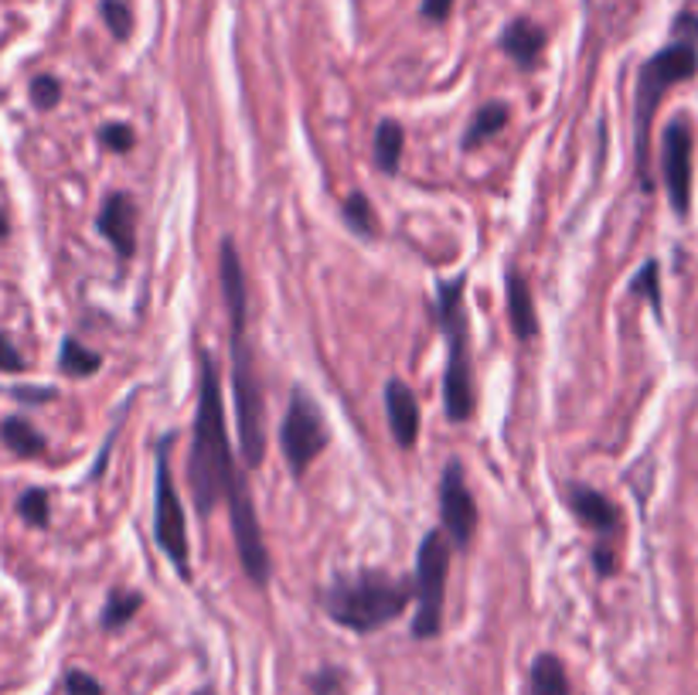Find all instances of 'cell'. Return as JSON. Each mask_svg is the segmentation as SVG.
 Listing matches in <instances>:
<instances>
[{
	"label": "cell",
	"instance_id": "obj_32",
	"mask_svg": "<svg viewBox=\"0 0 698 695\" xmlns=\"http://www.w3.org/2000/svg\"><path fill=\"white\" fill-rule=\"evenodd\" d=\"M675 35H678V41H691V45H698V14H691V11L678 14V21H675Z\"/></svg>",
	"mask_w": 698,
	"mask_h": 695
},
{
	"label": "cell",
	"instance_id": "obj_18",
	"mask_svg": "<svg viewBox=\"0 0 698 695\" xmlns=\"http://www.w3.org/2000/svg\"><path fill=\"white\" fill-rule=\"evenodd\" d=\"M406 147V133L396 120H382L375 127V168L382 175H396Z\"/></svg>",
	"mask_w": 698,
	"mask_h": 695
},
{
	"label": "cell",
	"instance_id": "obj_26",
	"mask_svg": "<svg viewBox=\"0 0 698 695\" xmlns=\"http://www.w3.org/2000/svg\"><path fill=\"white\" fill-rule=\"evenodd\" d=\"M630 290L637 297H648L651 308L661 314V284H658V263L654 260H648L645 266H640V273L634 276V284H630Z\"/></svg>",
	"mask_w": 698,
	"mask_h": 695
},
{
	"label": "cell",
	"instance_id": "obj_35",
	"mask_svg": "<svg viewBox=\"0 0 698 695\" xmlns=\"http://www.w3.org/2000/svg\"><path fill=\"white\" fill-rule=\"evenodd\" d=\"M593 563H597V570H600L603 576H610L613 570H617V560H613V552L606 549V542H600V546L593 549Z\"/></svg>",
	"mask_w": 698,
	"mask_h": 695
},
{
	"label": "cell",
	"instance_id": "obj_11",
	"mask_svg": "<svg viewBox=\"0 0 698 695\" xmlns=\"http://www.w3.org/2000/svg\"><path fill=\"white\" fill-rule=\"evenodd\" d=\"M440 515L446 525V542L467 549L473 539V528H478V508H473V498L464 484V470L460 464H450L443 470V484H440Z\"/></svg>",
	"mask_w": 698,
	"mask_h": 695
},
{
	"label": "cell",
	"instance_id": "obj_36",
	"mask_svg": "<svg viewBox=\"0 0 698 695\" xmlns=\"http://www.w3.org/2000/svg\"><path fill=\"white\" fill-rule=\"evenodd\" d=\"M8 236V218H4V212H0V239Z\"/></svg>",
	"mask_w": 698,
	"mask_h": 695
},
{
	"label": "cell",
	"instance_id": "obj_4",
	"mask_svg": "<svg viewBox=\"0 0 698 695\" xmlns=\"http://www.w3.org/2000/svg\"><path fill=\"white\" fill-rule=\"evenodd\" d=\"M412 594L416 590L409 579L358 573V576H341L334 587L324 590V610L330 614V621H338L341 627L369 634L393 624L409 607Z\"/></svg>",
	"mask_w": 698,
	"mask_h": 695
},
{
	"label": "cell",
	"instance_id": "obj_1",
	"mask_svg": "<svg viewBox=\"0 0 698 695\" xmlns=\"http://www.w3.org/2000/svg\"><path fill=\"white\" fill-rule=\"evenodd\" d=\"M221 293L232 321V385H236V420H239V451L249 467L266 457V430H263V393L253 369V351L245 338V273L236 253V242H221Z\"/></svg>",
	"mask_w": 698,
	"mask_h": 695
},
{
	"label": "cell",
	"instance_id": "obj_33",
	"mask_svg": "<svg viewBox=\"0 0 698 695\" xmlns=\"http://www.w3.org/2000/svg\"><path fill=\"white\" fill-rule=\"evenodd\" d=\"M11 396H14V399H21V403L38 406V403L55 399V388H27V385H14V388H11Z\"/></svg>",
	"mask_w": 698,
	"mask_h": 695
},
{
	"label": "cell",
	"instance_id": "obj_14",
	"mask_svg": "<svg viewBox=\"0 0 698 695\" xmlns=\"http://www.w3.org/2000/svg\"><path fill=\"white\" fill-rule=\"evenodd\" d=\"M385 412L399 447H412L419 436V403L402 379H393L385 385Z\"/></svg>",
	"mask_w": 698,
	"mask_h": 695
},
{
	"label": "cell",
	"instance_id": "obj_28",
	"mask_svg": "<svg viewBox=\"0 0 698 695\" xmlns=\"http://www.w3.org/2000/svg\"><path fill=\"white\" fill-rule=\"evenodd\" d=\"M59 99H62V86H59V79H55V75H38V79L32 82V103H35L38 109L59 106Z\"/></svg>",
	"mask_w": 698,
	"mask_h": 695
},
{
	"label": "cell",
	"instance_id": "obj_15",
	"mask_svg": "<svg viewBox=\"0 0 698 695\" xmlns=\"http://www.w3.org/2000/svg\"><path fill=\"white\" fill-rule=\"evenodd\" d=\"M501 48H505L512 55V62L518 69H535L539 65V55L545 48V32L532 21V17H515L505 35H501Z\"/></svg>",
	"mask_w": 698,
	"mask_h": 695
},
{
	"label": "cell",
	"instance_id": "obj_21",
	"mask_svg": "<svg viewBox=\"0 0 698 695\" xmlns=\"http://www.w3.org/2000/svg\"><path fill=\"white\" fill-rule=\"evenodd\" d=\"M59 366L65 375H79V379H86L93 375L99 366H103V358L96 351H89L86 345H79L75 338H65L62 345V355H59Z\"/></svg>",
	"mask_w": 698,
	"mask_h": 695
},
{
	"label": "cell",
	"instance_id": "obj_34",
	"mask_svg": "<svg viewBox=\"0 0 698 695\" xmlns=\"http://www.w3.org/2000/svg\"><path fill=\"white\" fill-rule=\"evenodd\" d=\"M454 11V0H423V14L430 21H446Z\"/></svg>",
	"mask_w": 698,
	"mask_h": 695
},
{
	"label": "cell",
	"instance_id": "obj_2",
	"mask_svg": "<svg viewBox=\"0 0 698 695\" xmlns=\"http://www.w3.org/2000/svg\"><path fill=\"white\" fill-rule=\"evenodd\" d=\"M229 433H226V409H221V382L218 369L208 355H202V393H198V416H194V443L188 460V481L194 505L202 515L215 508L218 498H226V481L232 475Z\"/></svg>",
	"mask_w": 698,
	"mask_h": 695
},
{
	"label": "cell",
	"instance_id": "obj_10",
	"mask_svg": "<svg viewBox=\"0 0 698 695\" xmlns=\"http://www.w3.org/2000/svg\"><path fill=\"white\" fill-rule=\"evenodd\" d=\"M691 151H695L691 123L685 117H675L667 123L661 141V175L667 188V202H672L678 218H685L691 205Z\"/></svg>",
	"mask_w": 698,
	"mask_h": 695
},
{
	"label": "cell",
	"instance_id": "obj_6",
	"mask_svg": "<svg viewBox=\"0 0 698 695\" xmlns=\"http://www.w3.org/2000/svg\"><path fill=\"white\" fill-rule=\"evenodd\" d=\"M154 532L157 546L167 552V560L174 570L188 579L191 576V552H188V525H184V508L174 491L171 478V436L160 440L157 447V512H154Z\"/></svg>",
	"mask_w": 698,
	"mask_h": 695
},
{
	"label": "cell",
	"instance_id": "obj_31",
	"mask_svg": "<svg viewBox=\"0 0 698 695\" xmlns=\"http://www.w3.org/2000/svg\"><path fill=\"white\" fill-rule=\"evenodd\" d=\"M21 369H24V358L17 355L8 335H0V372H21Z\"/></svg>",
	"mask_w": 698,
	"mask_h": 695
},
{
	"label": "cell",
	"instance_id": "obj_19",
	"mask_svg": "<svg viewBox=\"0 0 698 695\" xmlns=\"http://www.w3.org/2000/svg\"><path fill=\"white\" fill-rule=\"evenodd\" d=\"M0 440H4L8 451H14L17 457H41L48 451V440L27 420H21V416H11V420L0 423Z\"/></svg>",
	"mask_w": 698,
	"mask_h": 695
},
{
	"label": "cell",
	"instance_id": "obj_12",
	"mask_svg": "<svg viewBox=\"0 0 698 695\" xmlns=\"http://www.w3.org/2000/svg\"><path fill=\"white\" fill-rule=\"evenodd\" d=\"M566 502H569V508L576 512V518L582 522V525H590L597 536H613L621 528V515H617V508H613V502L606 494H600V491H593V488H586V484H569L566 488Z\"/></svg>",
	"mask_w": 698,
	"mask_h": 695
},
{
	"label": "cell",
	"instance_id": "obj_8",
	"mask_svg": "<svg viewBox=\"0 0 698 695\" xmlns=\"http://www.w3.org/2000/svg\"><path fill=\"white\" fill-rule=\"evenodd\" d=\"M226 498H229V515H232V536H236V549L245 576L256 583V587H266L269 583V552H266V539L263 528L253 508V498H249L245 488V475L239 467H232V475L226 481Z\"/></svg>",
	"mask_w": 698,
	"mask_h": 695
},
{
	"label": "cell",
	"instance_id": "obj_23",
	"mask_svg": "<svg viewBox=\"0 0 698 695\" xmlns=\"http://www.w3.org/2000/svg\"><path fill=\"white\" fill-rule=\"evenodd\" d=\"M140 594H127V590H113L109 594V603H106V610H103V627H109V631H117V627H123L136 610H140Z\"/></svg>",
	"mask_w": 698,
	"mask_h": 695
},
{
	"label": "cell",
	"instance_id": "obj_29",
	"mask_svg": "<svg viewBox=\"0 0 698 695\" xmlns=\"http://www.w3.org/2000/svg\"><path fill=\"white\" fill-rule=\"evenodd\" d=\"M65 688H69V695H103V685L86 672H69Z\"/></svg>",
	"mask_w": 698,
	"mask_h": 695
},
{
	"label": "cell",
	"instance_id": "obj_7",
	"mask_svg": "<svg viewBox=\"0 0 698 695\" xmlns=\"http://www.w3.org/2000/svg\"><path fill=\"white\" fill-rule=\"evenodd\" d=\"M416 637H436L440 621H443V590H446V573H450V542L443 539V532H430L419 546V563H416Z\"/></svg>",
	"mask_w": 698,
	"mask_h": 695
},
{
	"label": "cell",
	"instance_id": "obj_20",
	"mask_svg": "<svg viewBox=\"0 0 698 695\" xmlns=\"http://www.w3.org/2000/svg\"><path fill=\"white\" fill-rule=\"evenodd\" d=\"M532 695H569L566 664L555 655H539L532 661Z\"/></svg>",
	"mask_w": 698,
	"mask_h": 695
},
{
	"label": "cell",
	"instance_id": "obj_17",
	"mask_svg": "<svg viewBox=\"0 0 698 695\" xmlns=\"http://www.w3.org/2000/svg\"><path fill=\"white\" fill-rule=\"evenodd\" d=\"M508 106L505 103H484L478 113H473V120H470V127H467V133H464V147L467 151H473V147H481V144H488V141H494V136L505 130V123H508Z\"/></svg>",
	"mask_w": 698,
	"mask_h": 695
},
{
	"label": "cell",
	"instance_id": "obj_24",
	"mask_svg": "<svg viewBox=\"0 0 698 695\" xmlns=\"http://www.w3.org/2000/svg\"><path fill=\"white\" fill-rule=\"evenodd\" d=\"M17 515H21L27 525L45 528L48 518H51V512H48V491H41V488L24 491V494L17 498Z\"/></svg>",
	"mask_w": 698,
	"mask_h": 695
},
{
	"label": "cell",
	"instance_id": "obj_27",
	"mask_svg": "<svg viewBox=\"0 0 698 695\" xmlns=\"http://www.w3.org/2000/svg\"><path fill=\"white\" fill-rule=\"evenodd\" d=\"M99 141H103V147H109L113 154H127L136 144V136H133V130L127 123H106L99 130Z\"/></svg>",
	"mask_w": 698,
	"mask_h": 695
},
{
	"label": "cell",
	"instance_id": "obj_16",
	"mask_svg": "<svg viewBox=\"0 0 698 695\" xmlns=\"http://www.w3.org/2000/svg\"><path fill=\"white\" fill-rule=\"evenodd\" d=\"M505 287H508V321L518 341H532L539 335V317H535V303L532 293H528V284L518 269H508L505 276Z\"/></svg>",
	"mask_w": 698,
	"mask_h": 695
},
{
	"label": "cell",
	"instance_id": "obj_30",
	"mask_svg": "<svg viewBox=\"0 0 698 695\" xmlns=\"http://www.w3.org/2000/svg\"><path fill=\"white\" fill-rule=\"evenodd\" d=\"M314 695H348V692H345V682H341V672L324 669V672L314 679Z\"/></svg>",
	"mask_w": 698,
	"mask_h": 695
},
{
	"label": "cell",
	"instance_id": "obj_25",
	"mask_svg": "<svg viewBox=\"0 0 698 695\" xmlns=\"http://www.w3.org/2000/svg\"><path fill=\"white\" fill-rule=\"evenodd\" d=\"M103 21H106V27L109 32H113V38H130V32H133V17H130V8L123 4V0H103Z\"/></svg>",
	"mask_w": 698,
	"mask_h": 695
},
{
	"label": "cell",
	"instance_id": "obj_22",
	"mask_svg": "<svg viewBox=\"0 0 698 695\" xmlns=\"http://www.w3.org/2000/svg\"><path fill=\"white\" fill-rule=\"evenodd\" d=\"M345 221H348V229L358 232L361 239H372L375 236V212H372V202L365 199L361 191L348 194V202H345Z\"/></svg>",
	"mask_w": 698,
	"mask_h": 695
},
{
	"label": "cell",
	"instance_id": "obj_9",
	"mask_svg": "<svg viewBox=\"0 0 698 695\" xmlns=\"http://www.w3.org/2000/svg\"><path fill=\"white\" fill-rule=\"evenodd\" d=\"M324 443H327V433H324L321 412L311 403V396L297 388L290 399V409L284 416V430H279V447H284V457H287V467L293 478H303L306 470H311V464L324 451Z\"/></svg>",
	"mask_w": 698,
	"mask_h": 695
},
{
	"label": "cell",
	"instance_id": "obj_37",
	"mask_svg": "<svg viewBox=\"0 0 698 695\" xmlns=\"http://www.w3.org/2000/svg\"><path fill=\"white\" fill-rule=\"evenodd\" d=\"M202 695H208V692H202Z\"/></svg>",
	"mask_w": 698,
	"mask_h": 695
},
{
	"label": "cell",
	"instance_id": "obj_5",
	"mask_svg": "<svg viewBox=\"0 0 698 695\" xmlns=\"http://www.w3.org/2000/svg\"><path fill=\"white\" fill-rule=\"evenodd\" d=\"M440 324L450 355H446V416L454 423L470 420L473 412V379H470V338L464 317V280L443 284L440 290Z\"/></svg>",
	"mask_w": 698,
	"mask_h": 695
},
{
	"label": "cell",
	"instance_id": "obj_13",
	"mask_svg": "<svg viewBox=\"0 0 698 695\" xmlns=\"http://www.w3.org/2000/svg\"><path fill=\"white\" fill-rule=\"evenodd\" d=\"M99 232L113 242L120 256H133L136 249V212L127 194H109L99 208Z\"/></svg>",
	"mask_w": 698,
	"mask_h": 695
},
{
	"label": "cell",
	"instance_id": "obj_3",
	"mask_svg": "<svg viewBox=\"0 0 698 695\" xmlns=\"http://www.w3.org/2000/svg\"><path fill=\"white\" fill-rule=\"evenodd\" d=\"M698 72V45L691 41H672L658 55L640 65L637 75V93H634V136H637V178L640 188L651 191V130H654V113L667 89L682 86V82L695 79Z\"/></svg>",
	"mask_w": 698,
	"mask_h": 695
}]
</instances>
